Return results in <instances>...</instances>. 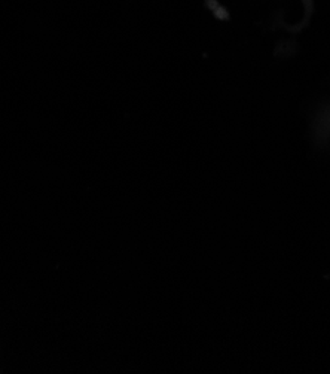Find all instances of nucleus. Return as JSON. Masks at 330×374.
<instances>
[]
</instances>
